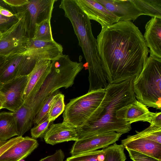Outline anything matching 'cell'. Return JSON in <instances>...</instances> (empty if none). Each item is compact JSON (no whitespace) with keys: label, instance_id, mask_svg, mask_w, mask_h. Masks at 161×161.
Instances as JSON below:
<instances>
[{"label":"cell","instance_id":"6da1fadb","mask_svg":"<svg viewBox=\"0 0 161 161\" xmlns=\"http://www.w3.org/2000/svg\"><path fill=\"white\" fill-rule=\"evenodd\" d=\"M97 42L108 83L133 80L141 72L149 49L143 36L132 22L119 20L102 28Z\"/></svg>","mask_w":161,"mask_h":161},{"label":"cell","instance_id":"7a4b0ae2","mask_svg":"<svg viewBox=\"0 0 161 161\" xmlns=\"http://www.w3.org/2000/svg\"><path fill=\"white\" fill-rule=\"evenodd\" d=\"M109 96V102L96 120L76 128L78 139L111 132L122 134L131 130V125L118 118L117 111L137 100L134 91L133 80L117 84H108L105 88Z\"/></svg>","mask_w":161,"mask_h":161},{"label":"cell","instance_id":"3957f363","mask_svg":"<svg viewBox=\"0 0 161 161\" xmlns=\"http://www.w3.org/2000/svg\"><path fill=\"white\" fill-rule=\"evenodd\" d=\"M59 8L63 10L65 16L70 21L87 64L88 92L104 88L108 83L102 68L97 39L93 34L90 20L75 0H62Z\"/></svg>","mask_w":161,"mask_h":161},{"label":"cell","instance_id":"277c9868","mask_svg":"<svg viewBox=\"0 0 161 161\" xmlns=\"http://www.w3.org/2000/svg\"><path fill=\"white\" fill-rule=\"evenodd\" d=\"M51 61L50 72L35 97L27 102L32 108L35 115L48 96L61 88L71 87L76 77L84 67L82 62L73 61L68 55L63 54Z\"/></svg>","mask_w":161,"mask_h":161},{"label":"cell","instance_id":"5b68a950","mask_svg":"<svg viewBox=\"0 0 161 161\" xmlns=\"http://www.w3.org/2000/svg\"><path fill=\"white\" fill-rule=\"evenodd\" d=\"M109 93L105 88L92 90L71 99L65 105L63 122L75 128L97 119L108 103Z\"/></svg>","mask_w":161,"mask_h":161},{"label":"cell","instance_id":"8992f818","mask_svg":"<svg viewBox=\"0 0 161 161\" xmlns=\"http://www.w3.org/2000/svg\"><path fill=\"white\" fill-rule=\"evenodd\" d=\"M137 101L146 106L161 109V58L150 56L141 72L133 80Z\"/></svg>","mask_w":161,"mask_h":161},{"label":"cell","instance_id":"52a82bcc","mask_svg":"<svg viewBox=\"0 0 161 161\" xmlns=\"http://www.w3.org/2000/svg\"><path fill=\"white\" fill-rule=\"evenodd\" d=\"M15 16L9 27L0 34V56L7 58L22 52L31 39L25 9Z\"/></svg>","mask_w":161,"mask_h":161},{"label":"cell","instance_id":"ba28073f","mask_svg":"<svg viewBox=\"0 0 161 161\" xmlns=\"http://www.w3.org/2000/svg\"><path fill=\"white\" fill-rule=\"evenodd\" d=\"M122 134L111 132L75 141L71 150L72 156L87 153L104 148L118 141Z\"/></svg>","mask_w":161,"mask_h":161},{"label":"cell","instance_id":"9c48e42d","mask_svg":"<svg viewBox=\"0 0 161 161\" xmlns=\"http://www.w3.org/2000/svg\"><path fill=\"white\" fill-rule=\"evenodd\" d=\"M28 79V75L20 76L2 85L0 90L5 98L3 108L14 112L21 107Z\"/></svg>","mask_w":161,"mask_h":161},{"label":"cell","instance_id":"30bf717a","mask_svg":"<svg viewBox=\"0 0 161 161\" xmlns=\"http://www.w3.org/2000/svg\"><path fill=\"white\" fill-rule=\"evenodd\" d=\"M62 45L54 40L50 41L30 39L26 48L15 55L28 56L36 61L41 59L52 60L63 54Z\"/></svg>","mask_w":161,"mask_h":161},{"label":"cell","instance_id":"8fae6325","mask_svg":"<svg viewBox=\"0 0 161 161\" xmlns=\"http://www.w3.org/2000/svg\"><path fill=\"white\" fill-rule=\"evenodd\" d=\"M56 0H30L25 6L31 39L35 26L41 22L51 20Z\"/></svg>","mask_w":161,"mask_h":161},{"label":"cell","instance_id":"7c38bea8","mask_svg":"<svg viewBox=\"0 0 161 161\" xmlns=\"http://www.w3.org/2000/svg\"><path fill=\"white\" fill-rule=\"evenodd\" d=\"M51 67L50 60L36 61L34 68L28 75L23 97L24 102L30 101L35 97L50 72Z\"/></svg>","mask_w":161,"mask_h":161},{"label":"cell","instance_id":"4fadbf2b","mask_svg":"<svg viewBox=\"0 0 161 161\" xmlns=\"http://www.w3.org/2000/svg\"><path fill=\"white\" fill-rule=\"evenodd\" d=\"M90 19L99 23L102 28L108 26L119 21V18L108 10L96 0H75Z\"/></svg>","mask_w":161,"mask_h":161},{"label":"cell","instance_id":"5bb4252c","mask_svg":"<svg viewBox=\"0 0 161 161\" xmlns=\"http://www.w3.org/2000/svg\"><path fill=\"white\" fill-rule=\"evenodd\" d=\"M118 18L119 20H134L143 15L133 0H96Z\"/></svg>","mask_w":161,"mask_h":161},{"label":"cell","instance_id":"9a60e30c","mask_svg":"<svg viewBox=\"0 0 161 161\" xmlns=\"http://www.w3.org/2000/svg\"><path fill=\"white\" fill-rule=\"evenodd\" d=\"M156 114L150 111L145 105L136 100L117 111L116 116L130 125L139 121L147 122L151 124Z\"/></svg>","mask_w":161,"mask_h":161},{"label":"cell","instance_id":"2e32d148","mask_svg":"<svg viewBox=\"0 0 161 161\" xmlns=\"http://www.w3.org/2000/svg\"><path fill=\"white\" fill-rule=\"evenodd\" d=\"M145 29L143 37L150 56L161 58V19L152 17Z\"/></svg>","mask_w":161,"mask_h":161},{"label":"cell","instance_id":"e0dca14e","mask_svg":"<svg viewBox=\"0 0 161 161\" xmlns=\"http://www.w3.org/2000/svg\"><path fill=\"white\" fill-rule=\"evenodd\" d=\"M44 138L46 143L52 145L78 139L76 128L63 122L52 124L45 133Z\"/></svg>","mask_w":161,"mask_h":161},{"label":"cell","instance_id":"ac0fdd59","mask_svg":"<svg viewBox=\"0 0 161 161\" xmlns=\"http://www.w3.org/2000/svg\"><path fill=\"white\" fill-rule=\"evenodd\" d=\"M38 145L35 139L29 136L23 137L0 157V161H21L30 155Z\"/></svg>","mask_w":161,"mask_h":161},{"label":"cell","instance_id":"d6986e66","mask_svg":"<svg viewBox=\"0 0 161 161\" xmlns=\"http://www.w3.org/2000/svg\"><path fill=\"white\" fill-rule=\"evenodd\" d=\"M121 143L126 149L133 150L153 157L161 161V144L143 138L125 139Z\"/></svg>","mask_w":161,"mask_h":161},{"label":"cell","instance_id":"ffe728a7","mask_svg":"<svg viewBox=\"0 0 161 161\" xmlns=\"http://www.w3.org/2000/svg\"><path fill=\"white\" fill-rule=\"evenodd\" d=\"M23 56L14 55L7 57L0 68V84L2 85L17 77Z\"/></svg>","mask_w":161,"mask_h":161},{"label":"cell","instance_id":"44dd1931","mask_svg":"<svg viewBox=\"0 0 161 161\" xmlns=\"http://www.w3.org/2000/svg\"><path fill=\"white\" fill-rule=\"evenodd\" d=\"M17 135L16 123L13 112L0 113V141H6Z\"/></svg>","mask_w":161,"mask_h":161},{"label":"cell","instance_id":"7402d4cb","mask_svg":"<svg viewBox=\"0 0 161 161\" xmlns=\"http://www.w3.org/2000/svg\"><path fill=\"white\" fill-rule=\"evenodd\" d=\"M143 15L161 19V0H133Z\"/></svg>","mask_w":161,"mask_h":161},{"label":"cell","instance_id":"603a6c76","mask_svg":"<svg viewBox=\"0 0 161 161\" xmlns=\"http://www.w3.org/2000/svg\"><path fill=\"white\" fill-rule=\"evenodd\" d=\"M136 134L129 136L125 139L129 140L137 138H143L161 144V126L150 125L145 130L140 131H136Z\"/></svg>","mask_w":161,"mask_h":161},{"label":"cell","instance_id":"cb8c5ba5","mask_svg":"<svg viewBox=\"0 0 161 161\" xmlns=\"http://www.w3.org/2000/svg\"><path fill=\"white\" fill-rule=\"evenodd\" d=\"M50 20H46L36 25L35 27L33 37L31 39L46 41L54 40Z\"/></svg>","mask_w":161,"mask_h":161},{"label":"cell","instance_id":"d4e9b609","mask_svg":"<svg viewBox=\"0 0 161 161\" xmlns=\"http://www.w3.org/2000/svg\"><path fill=\"white\" fill-rule=\"evenodd\" d=\"M64 98V95L60 92L54 97L47 114L48 119L50 122L54 121L64 112L65 106Z\"/></svg>","mask_w":161,"mask_h":161},{"label":"cell","instance_id":"484cf974","mask_svg":"<svg viewBox=\"0 0 161 161\" xmlns=\"http://www.w3.org/2000/svg\"><path fill=\"white\" fill-rule=\"evenodd\" d=\"M124 148L122 144L118 145L115 143L104 148L105 161H125L126 158Z\"/></svg>","mask_w":161,"mask_h":161},{"label":"cell","instance_id":"4316f807","mask_svg":"<svg viewBox=\"0 0 161 161\" xmlns=\"http://www.w3.org/2000/svg\"><path fill=\"white\" fill-rule=\"evenodd\" d=\"M104 149L81 154L67 158L66 161H105Z\"/></svg>","mask_w":161,"mask_h":161},{"label":"cell","instance_id":"83f0119b","mask_svg":"<svg viewBox=\"0 0 161 161\" xmlns=\"http://www.w3.org/2000/svg\"><path fill=\"white\" fill-rule=\"evenodd\" d=\"M59 92V90H58L45 99L33 119V123L34 125L38 124L47 117L48 113L52 100L55 96Z\"/></svg>","mask_w":161,"mask_h":161},{"label":"cell","instance_id":"f1b7e54d","mask_svg":"<svg viewBox=\"0 0 161 161\" xmlns=\"http://www.w3.org/2000/svg\"><path fill=\"white\" fill-rule=\"evenodd\" d=\"M20 64L17 77L28 75L34 68L36 60L28 56H23Z\"/></svg>","mask_w":161,"mask_h":161},{"label":"cell","instance_id":"f546056e","mask_svg":"<svg viewBox=\"0 0 161 161\" xmlns=\"http://www.w3.org/2000/svg\"><path fill=\"white\" fill-rule=\"evenodd\" d=\"M51 123L47 117L41 122L36 125L31 129L32 138H37L44 136Z\"/></svg>","mask_w":161,"mask_h":161},{"label":"cell","instance_id":"4dcf8cb0","mask_svg":"<svg viewBox=\"0 0 161 161\" xmlns=\"http://www.w3.org/2000/svg\"><path fill=\"white\" fill-rule=\"evenodd\" d=\"M130 158L133 161H160L153 157L131 149H127Z\"/></svg>","mask_w":161,"mask_h":161},{"label":"cell","instance_id":"1f68e13d","mask_svg":"<svg viewBox=\"0 0 161 161\" xmlns=\"http://www.w3.org/2000/svg\"><path fill=\"white\" fill-rule=\"evenodd\" d=\"M23 138L22 136H17L6 141L0 146V157L11 147L20 141Z\"/></svg>","mask_w":161,"mask_h":161},{"label":"cell","instance_id":"d6a6232c","mask_svg":"<svg viewBox=\"0 0 161 161\" xmlns=\"http://www.w3.org/2000/svg\"><path fill=\"white\" fill-rule=\"evenodd\" d=\"M64 152L59 149L56 150L53 154L43 158L39 161H64Z\"/></svg>","mask_w":161,"mask_h":161},{"label":"cell","instance_id":"836d02e7","mask_svg":"<svg viewBox=\"0 0 161 161\" xmlns=\"http://www.w3.org/2000/svg\"><path fill=\"white\" fill-rule=\"evenodd\" d=\"M5 3L11 7H24L27 4L29 0H3Z\"/></svg>","mask_w":161,"mask_h":161},{"label":"cell","instance_id":"e575fe53","mask_svg":"<svg viewBox=\"0 0 161 161\" xmlns=\"http://www.w3.org/2000/svg\"><path fill=\"white\" fill-rule=\"evenodd\" d=\"M15 16V15H14ZM14 17H8L3 16L0 14V26L8 24L13 19Z\"/></svg>","mask_w":161,"mask_h":161},{"label":"cell","instance_id":"d590c367","mask_svg":"<svg viewBox=\"0 0 161 161\" xmlns=\"http://www.w3.org/2000/svg\"><path fill=\"white\" fill-rule=\"evenodd\" d=\"M0 14L4 16L8 17H12L15 15L11 12L4 8L0 10Z\"/></svg>","mask_w":161,"mask_h":161},{"label":"cell","instance_id":"8d00e7d4","mask_svg":"<svg viewBox=\"0 0 161 161\" xmlns=\"http://www.w3.org/2000/svg\"><path fill=\"white\" fill-rule=\"evenodd\" d=\"M5 101L4 96L0 90V109L3 108V107Z\"/></svg>","mask_w":161,"mask_h":161},{"label":"cell","instance_id":"74e56055","mask_svg":"<svg viewBox=\"0 0 161 161\" xmlns=\"http://www.w3.org/2000/svg\"><path fill=\"white\" fill-rule=\"evenodd\" d=\"M7 57L3 56H0V68L7 58ZM2 85L0 84V89L1 88Z\"/></svg>","mask_w":161,"mask_h":161},{"label":"cell","instance_id":"f35d334b","mask_svg":"<svg viewBox=\"0 0 161 161\" xmlns=\"http://www.w3.org/2000/svg\"><path fill=\"white\" fill-rule=\"evenodd\" d=\"M5 141H0V146H1L2 145H3V143H4L5 142Z\"/></svg>","mask_w":161,"mask_h":161},{"label":"cell","instance_id":"ab89813d","mask_svg":"<svg viewBox=\"0 0 161 161\" xmlns=\"http://www.w3.org/2000/svg\"><path fill=\"white\" fill-rule=\"evenodd\" d=\"M3 8V7L2 6H1L0 5V10L3 9V8Z\"/></svg>","mask_w":161,"mask_h":161},{"label":"cell","instance_id":"60d3db41","mask_svg":"<svg viewBox=\"0 0 161 161\" xmlns=\"http://www.w3.org/2000/svg\"><path fill=\"white\" fill-rule=\"evenodd\" d=\"M21 161H25L24 159L21 160Z\"/></svg>","mask_w":161,"mask_h":161},{"label":"cell","instance_id":"b9f144b4","mask_svg":"<svg viewBox=\"0 0 161 161\" xmlns=\"http://www.w3.org/2000/svg\"><path fill=\"white\" fill-rule=\"evenodd\" d=\"M2 32H1V31H0V34H1L2 33Z\"/></svg>","mask_w":161,"mask_h":161},{"label":"cell","instance_id":"7bdbcfd3","mask_svg":"<svg viewBox=\"0 0 161 161\" xmlns=\"http://www.w3.org/2000/svg\"><path fill=\"white\" fill-rule=\"evenodd\" d=\"M1 109H0V110H1Z\"/></svg>","mask_w":161,"mask_h":161}]
</instances>
